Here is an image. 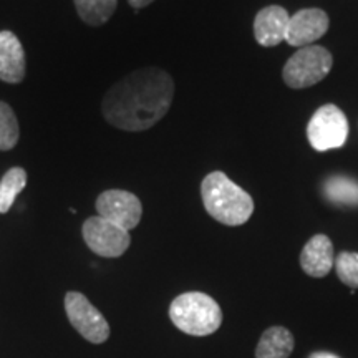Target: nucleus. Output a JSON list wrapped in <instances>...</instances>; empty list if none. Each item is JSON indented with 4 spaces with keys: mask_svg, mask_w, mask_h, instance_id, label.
I'll return each instance as SVG.
<instances>
[{
    "mask_svg": "<svg viewBox=\"0 0 358 358\" xmlns=\"http://www.w3.org/2000/svg\"><path fill=\"white\" fill-rule=\"evenodd\" d=\"M173 96L171 75L158 66H148L131 71L106 92L101 113L111 127L123 131H146L164 118Z\"/></svg>",
    "mask_w": 358,
    "mask_h": 358,
    "instance_id": "1",
    "label": "nucleus"
},
{
    "mask_svg": "<svg viewBox=\"0 0 358 358\" xmlns=\"http://www.w3.org/2000/svg\"><path fill=\"white\" fill-rule=\"evenodd\" d=\"M201 198L209 216L226 226H243L254 213V201L222 171H213L201 182Z\"/></svg>",
    "mask_w": 358,
    "mask_h": 358,
    "instance_id": "2",
    "label": "nucleus"
},
{
    "mask_svg": "<svg viewBox=\"0 0 358 358\" xmlns=\"http://www.w3.org/2000/svg\"><path fill=\"white\" fill-rule=\"evenodd\" d=\"M169 319L181 332L192 337H206L221 327L222 310L211 295L186 292L178 295L171 302Z\"/></svg>",
    "mask_w": 358,
    "mask_h": 358,
    "instance_id": "3",
    "label": "nucleus"
},
{
    "mask_svg": "<svg viewBox=\"0 0 358 358\" xmlns=\"http://www.w3.org/2000/svg\"><path fill=\"white\" fill-rule=\"evenodd\" d=\"M334 65L332 53L320 45L299 48L284 66L282 77L287 87L301 90L322 82Z\"/></svg>",
    "mask_w": 358,
    "mask_h": 358,
    "instance_id": "4",
    "label": "nucleus"
},
{
    "mask_svg": "<svg viewBox=\"0 0 358 358\" xmlns=\"http://www.w3.org/2000/svg\"><path fill=\"white\" fill-rule=\"evenodd\" d=\"M348 120L335 105H324L313 113L307 127V138L313 150L329 151L345 145Z\"/></svg>",
    "mask_w": 358,
    "mask_h": 358,
    "instance_id": "5",
    "label": "nucleus"
},
{
    "mask_svg": "<svg viewBox=\"0 0 358 358\" xmlns=\"http://www.w3.org/2000/svg\"><path fill=\"white\" fill-rule=\"evenodd\" d=\"M82 234L88 248L100 257H122L131 245L129 231L100 216L88 217L83 222Z\"/></svg>",
    "mask_w": 358,
    "mask_h": 358,
    "instance_id": "6",
    "label": "nucleus"
},
{
    "mask_svg": "<svg viewBox=\"0 0 358 358\" xmlns=\"http://www.w3.org/2000/svg\"><path fill=\"white\" fill-rule=\"evenodd\" d=\"M65 312L73 329L92 343H105L110 337V325L103 313L80 292L65 295Z\"/></svg>",
    "mask_w": 358,
    "mask_h": 358,
    "instance_id": "7",
    "label": "nucleus"
},
{
    "mask_svg": "<svg viewBox=\"0 0 358 358\" xmlns=\"http://www.w3.org/2000/svg\"><path fill=\"white\" fill-rule=\"evenodd\" d=\"M95 206L98 216L127 231L134 229L143 216L141 201L133 192L123 189H108L101 192Z\"/></svg>",
    "mask_w": 358,
    "mask_h": 358,
    "instance_id": "8",
    "label": "nucleus"
},
{
    "mask_svg": "<svg viewBox=\"0 0 358 358\" xmlns=\"http://www.w3.org/2000/svg\"><path fill=\"white\" fill-rule=\"evenodd\" d=\"M329 30V15L320 8H303L290 17L285 42L292 47H308Z\"/></svg>",
    "mask_w": 358,
    "mask_h": 358,
    "instance_id": "9",
    "label": "nucleus"
},
{
    "mask_svg": "<svg viewBox=\"0 0 358 358\" xmlns=\"http://www.w3.org/2000/svg\"><path fill=\"white\" fill-rule=\"evenodd\" d=\"M290 15L284 7L268 6L262 8L254 20V35L262 47H275L287 35Z\"/></svg>",
    "mask_w": 358,
    "mask_h": 358,
    "instance_id": "10",
    "label": "nucleus"
},
{
    "mask_svg": "<svg viewBox=\"0 0 358 358\" xmlns=\"http://www.w3.org/2000/svg\"><path fill=\"white\" fill-rule=\"evenodd\" d=\"M25 50L15 34L0 32V80L6 83H20L25 78Z\"/></svg>",
    "mask_w": 358,
    "mask_h": 358,
    "instance_id": "11",
    "label": "nucleus"
},
{
    "mask_svg": "<svg viewBox=\"0 0 358 358\" xmlns=\"http://www.w3.org/2000/svg\"><path fill=\"white\" fill-rule=\"evenodd\" d=\"M334 264V244L325 234L313 236L303 245L301 254V267L307 275L322 279V277H325L332 271Z\"/></svg>",
    "mask_w": 358,
    "mask_h": 358,
    "instance_id": "12",
    "label": "nucleus"
},
{
    "mask_svg": "<svg viewBox=\"0 0 358 358\" xmlns=\"http://www.w3.org/2000/svg\"><path fill=\"white\" fill-rule=\"evenodd\" d=\"M294 335L285 327L264 330L256 348V358H289L294 352Z\"/></svg>",
    "mask_w": 358,
    "mask_h": 358,
    "instance_id": "13",
    "label": "nucleus"
},
{
    "mask_svg": "<svg viewBox=\"0 0 358 358\" xmlns=\"http://www.w3.org/2000/svg\"><path fill=\"white\" fill-rule=\"evenodd\" d=\"M324 196L327 201L337 206L358 208V181L353 178L337 174L324 182Z\"/></svg>",
    "mask_w": 358,
    "mask_h": 358,
    "instance_id": "14",
    "label": "nucleus"
},
{
    "mask_svg": "<svg viewBox=\"0 0 358 358\" xmlns=\"http://www.w3.org/2000/svg\"><path fill=\"white\" fill-rule=\"evenodd\" d=\"M73 2L82 20L92 27L106 24L118 6V0H73Z\"/></svg>",
    "mask_w": 358,
    "mask_h": 358,
    "instance_id": "15",
    "label": "nucleus"
},
{
    "mask_svg": "<svg viewBox=\"0 0 358 358\" xmlns=\"http://www.w3.org/2000/svg\"><path fill=\"white\" fill-rule=\"evenodd\" d=\"M27 171L24 168H12L0 179V214H6L12 209L17 196L25 189Z\"/></svg>",
    "mask_w": 358,
    "mask_h": 358,
    "instance_id": "16",
    "label": "nucleus"
},
{
    "mask_svg": "<svg viewBox=\"0 0 358 358\" xmlns=\"http://www.w3.org/2000/svg\"><path fill=\"white\" fill-rule=\"evenodd\" d=\"M19 134V122L15 113L6 101H0V151L15 148Z\"/></svg>",
    "mask_w": 358,
    "mask_h": 358,
    "instance_id": "17",
    "label": "nucleus"
},
{
    "mask_svg": "<svg viewBox=\"0 0 358 358\" xmlns=\"http://www.w3.org/2000/svg\"><path fill=\"white\" fill-rule=\"evenodd\" d=\"M334 266L343 284L352 290L358 289V252H340Z\"/></svg>",
    "mask_w": 358,
    "mask_h": 358,
    "instance_id": "18",
    "label": "nucleus"
},
{
    "mask_svg": "<svg viewBox=\"0 0 358 358\" xmlns=\"http://www.w3.org/2000/svg\"><path fill=\"white\" fill-rule=\"evenodd\" d=\"M151 2H155V0H128L129 6H131L133 8H136V10H140V8L150 6Z\"/></svg>",
    "mask_w": 358,
    "mask_h": 358,
    "instance_id": "19",
    "label": "nucleus"
},
{
    "mask_svg": "<svg viewBox=\"0 0 358 358\" xmlns=\"http://www.w3.org/2000/svg\"><path fill=\"white\" fill-rule=\"evenodd\" d=\"M310 358H340L334 353H327V352H319V353H312Z\"/></svg>",
    "mask_w": 358,
    "mask_h": 358,
    "instance_id": "20",
    "label": "nucleus"
}]
</instances>
